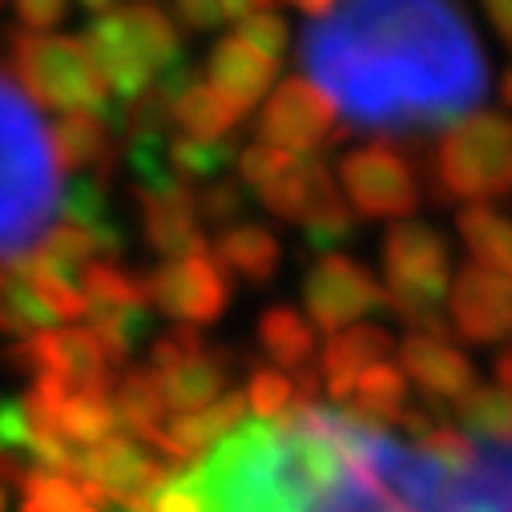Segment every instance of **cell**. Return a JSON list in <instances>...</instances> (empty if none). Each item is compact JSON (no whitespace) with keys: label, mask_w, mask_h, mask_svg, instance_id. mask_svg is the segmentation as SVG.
Masks as SVG:
<instances>
[{"label":"cell","mask_w":512,"mask_h":512,"mask_svg":"<svg viewBox=\"0 0 512 512\" xmlns=\"http://www.w3.org/2000/svg\"><path fill=\"white\" fill-rule=\"evenodd\" d=\"M222 9H226V21H242L250 13H267L271 9V0H222Z\"/></svg>","instance_id":"cell-41"},{"label":"cell","mask_w":512,"mask_h":512,"mask_svg":"<svg viewBox=\"0 0 512 512\" xmlns=\"http://www.w3.org/2000/svg\"><path fill=\"white\" fill-rule=\"evenodd\" d=\"M0 287H5V275H0Z\"/></svg>","instance_id":"cell-49"},{"label":"cell","mask_w":512,"mask_h":512,"mask_svg":"<svg viewBox=\"0 0 512 512\" xmlns=\"http://www.w3.org/2000/svg\"><path fill=\"white\" fill-rule=\"evenodd\" d=\"M287 5H291V9H299L303 17L319 21L323 13H331V5H335V0H287Z\"/></svg>","instance_id":"cell-42"},{"label":"cell","mask_w":512,"mask_h":512,"mask_svg":"<svg viewBox=\"0 0 512 512\" xmlns=\"http://www.w3.org/2000/svg\"><path fill=\"white\" fill-rule=\"evenodd\" d=\"M392 351H396V335H392L388 327L355 323V327L335 331V335L327 339L323 355H319L323 392H327L335 404H343V400H347V392H351V383H355L367 367L383 363Z\"/></svg>","instance_id":"cell-19"},{"label":"cell","mask_w":512,"mask_h":512,"mask_svg":"<svg viewBox=\"0 0 512 512\" xmlns=\"http://www.w3.org/2000/svg\"><path fill=\"white\" fill-rule=\"evenodd\" d=\"M331 130H335V109L303 77L279 81L267 93L259 121H254V138L291 158H311L323 142H331Z\"/></svg>","instance_id":"cell-12"},{"label":"cell","mask_w":512,"mask_h":512,"mask_svg":"<svg viewBox=\"0 0 512 512\" xmlns=\"http://www.w3.org/2000/svg\"><path fill=\"white\" fill-rule=\"evenodd\" d=\"M77 287H81L89 311L150 307V303H146V291H142V279H134L130 271L117 267L113 259H93V263L77 275ZM89 311H85V315H89Z\"/></svg>","instance_id":"cell-30"},{"label":"cell","mask_w":512,"mask_h":512,"mask_svg":"<svg viewBox=\"0 0 512 512\" xmlns=\"http://www.w3.org/2000/svg\"><path fill=\"white\" fill-rule=\"evenodd\" d=\"M339 408H347L351 416H359V420H367V424H375V428L396 424V420H404V412H408V375H404L396 363L383 359V363L367 367V371L351 383V392H347V400H343Z\"/></svg>","instance_id":"cell-23"},{"label":"cell","mask_w":512,"mask_h":512,"mask_svg":"<svg viewBox=\"0 0 512 512\" xmlns=\"http://www.w3.org/2000/svg\"><path fill=\"white\" fill-rule=\"evenodd\" d=\"M242 41H250L259 53H267V57H275V61H283V53H287V45H291V33H287V21L279 17V13H250V17H242L238 21V29H234Z\"/></svg>","instance_id":"cell-36"},{"label":"cell","mask_w":512,"mask_h":512,"mask_svg":"<svg viewBox=\"0 0 512 512\" xmlns=\"http://www.w3.org/2000/svg\"><path fill=\"white\" fill-rule=\"evenodd\" d=\"M142 291H146L150 311H162V315L178 319L182 327L218 323L222 311L230 307L226 271L218 267V259L210 250H198V254H186V259H170V263L154 267L150 275H142Z\"/></svg>","instance_id":"cell-10"},{"label":"cell","mask_w":512,"mask_h":512,"mask_svg":"<svg viewBox=\"0 0 512 512\" xmlns=\"http://www.w3.org/2000/svg\"><path fill=\"white\" fill-rule=\"evenodd\" d=\"M291 166H295L291 154H283V150H275V146H263V142L238 150V182H242L246 190H254V194H259L263 186H271L275 178H283Z\"/></svg>","instance_id":"cell-34"},{"label":"cell","mask_w":512,"mask_h":512,"mask_svg":"<svg viewBox=\"0 0 512 512\" xmlns=\"http://www.w3.org/2000/svg\"><path fill=\"white\" fill-rule=\"evenodd\" d=\"M400 371L416 383L428 400H452L456 404L476 388V367L448 339L408 335L400 343Z\"/></svg>","instance_id":"cell-18"},{"label":"cell","mask_w":512,"mask_h":512,"mask_svg":"<svg viewBox=\"0 0 512 512\" xmlns=\"http://www.w3.org/2000/svg\"><path fill=\"white\" fill-rule=\"evenodd\" d=\"M81 41L89 45L101 77L109 81L113 101H130L186 69V49L174 17L150 5V0L117 5L105 17H93Z\"/></svg>","instance_id":"cell-3"},{"label":"cell","mask_w":512,"mask_h":512,"mask_svg":"<svg viewBox=\"0 0 512 512\" xmlns=\"http://www.w3.org/2000/svg\"><path fill=\"white\" fill-rule=\"evenodd\" d=\"M448 311H452V327L468 343L492 347L512 331V279L480 263H468L452 275Z\"/></svg>","instance_id":"cell-14"},{"label":"cell","mask_w":512,"mask_h":512,"mask_svg":"<svg viewBox=\"0 0 512 512\" xmlns=\"http://www.w3.org/2000/svg\"><path fill=\"white\" fill-rule=\"evenodd\" d=\"M77 5H81L89 17H105L109 9H117V0H77Z\"/></svg>","instance_id":"cell-44"},{"label":"cell","mask_w":512,"mask_h":512,"mask_svg":"<svg viewBox=\"0 0 512 512\" xmlns=\"http://www.w3.org/2000/svg\"><path fill=\"white\" fill-rule=\"evenodd\" d=\"M0 512H5V488H0Z\"/></svg>","instance_id":"cell-46"},{"label":"cell","mask_w":512,"mask_h":512,"mask_svg":"<svg viewBox=\"0 0 512 512\" xmlns=\"http://www.w3.org/2000/svg\"><path fill=\"white\" fill-rule=\"evenodd\" d=\"M275 73H279V61L259 53L238 33L222 37L206 57V81L242 113L267 101V93L275 89Z\"/></svg>","instance_id":"cell-17"},{"label":"cell","mask_w":512,"mask_h":512,"mask_svg":"<svg viewBox=\"0 0 512 512\" xmlns=\"http://www.w3.org/2000/svg\"><path fill=\"white\" fill-rule=\"evenodd\" d=\"M254 335H259V347L275 359V367H291V371H303L311 367L315 359V327L303 311L295 307H267L259 315V327H254Z\"/></svg>","instance_id":"cell-26"},{"label":"cell","mask_w":512,"mask_h":512,"mask_svg":"<svg viewBox=\"0 0 512 512\" xmlns=\"http://www.w3.org/2000/svg\"><path fill=\"white\" fill-rule=\"evenodd\" d=\"M202 351H206V343H202L198 327H182V323H178L174 331H166V335L154 339V347H150V367H154L158 375H166V371H174V367L198 359Z\"/></svg>","instance_id":"cell-35"},{"label":"cell","mask_w":512,"mask_h":512,"mask_svg":"<svg viewBox=\"0 0 512 512\" xmlns=\"http://www.w3.org/2000/svg\"><path fill=\"white\" fill-rule=\"evenodd\" d=\"M113 412H117V428H125V436H134L146 444L150 432H158L170 416L166 396H162V379L154 367H134L113 383Z\"/></svg>","instance_id":"cell-24"},{"label":"cell","mask_w":512,"mask_h":512,"mask_svg":"<svg viewBox=\"0 0 512 512\" xmlns=\"http://www.w3.org/2000/svg\"><path fill=\"white\" fill-rule=\"evenodd\" d=\"M456 416L476 440H512V392L504 388H472L456 400Z\"/></svg>","instance_id":"cell-31"},{"label":"cell","mask_w":512,"mask_h":512,"mask_svg":"<svg viewBox=\"0 0 512 512\" xmlns=\"http://www.w3.org/2000/svg\"><path fill=\"white\" fill-rule=\"evenodd\" d=\"M53 428H57V432L77 448V452H85V448L101 444L105 436H113V432H117L113 392H105V388H73V392H69V400L61 404V412H57Z\"/></svg>","instance_id":"cell-28"},{"label":"cell","mask_w":512,"mask_h":512,"mask_svg":"<svg viewBox=\"0 0 512 512\" xmlns=\"http://www.w3.org/2000/svg\"><path fill=\"white\" fill-rule=\"evenodd\" d=\"M5 5H9V0H0V9H5Z\"/></svg>","instance_id":"cell-48"},{"label":"cell","mask_w":512,"mask_h":512,"mask_svg":"<svg viewBox=\"0 0 512 512\" xmlns=\"http://www.w3.org/2000/svg\"><path fill=\"white\" fill-rule=\"evenodd\" d=\"M303 307L315 331L335 335L388 307V291L351 254L331 250V254H319L303 279Z\"/></svg>","instance_id":"cell-9"},{"label":"cell","mask_w":512,"mask_h":512,"mask_svg":"<svg viewBox=\"0 0 512 512\" xmlns=\"http://www.w3.org/2000/svg\"><path fill=\"white\" fill-rule=\"evenodd\" d=\"M246 396L238 392H222L214 404L198 408V412H178L170 416L158 432L146 436V448H158L166 460L174 464H190L202 460L218 440H226L242 420H246Z\"/></svg>","instance_id":"cell-16"},{"label":"cell","mask_w":512,"mask_h":512,"mask_svg":"<svg viewBox=\"0 0 512 512\" xmlns=\"http://www.w3.org/2000/svg\"><path fill=\"white\" fill-rule=\"evenodd\" d=\"M166 476L162 460L134 436L113 432L101 444L85 448L77 460V484L85 492V500L93 508L113 504V500H130V496H146L154 492V484Z\"/></svg>","instance_id":"cell-13"},{"label":"cell","mask_w":512,"mask_h":512,"mask_svg":"<svg viewBox=\"0 0 512 512\" xmlns=\"http://www.w3.org/2000/svg\"><path fill=\"white\" fill-rule=\"evenodd\" d=\"M13 13L25 33H53L69 17V0H13Z\"/></svg>","instance_id":"cell-38"},{"label":"cell","mask_w":512,"mask_h":512,"mask_svg":"<svg viewBox=\"0 0 512 512\" xmlns=\"http://www.w3.org/2000/svg\"><path fill=\"white\" fill-rule=\"evenodd\" d=\"M452 250L440 230L428 222H396L383 234V279H388V307L440 303L452 287Z\"/></svg>","instance_id":"cell-8"},{"label":"cell","mask_w":512,"mask_h":512,"mask_svg":"<svg viewBox=\"0 0 512 512\" xmlns=\"http://www.w3.org/2000/svg\"><path fill=\"white\" fill-rule=\"evenodd\" d=\"M49 138H53V150L61 158L65 170H105L113 162V125L101 117V113H61L53 125H49Z\"/></svg>","instance_id":"cell-22"},{"label":"cell","mask_w":512,"mask_h":512,"mask_svg":"<svg viewBox=\"0 0 512 512\" xmlns=\"http://www.w3.org/2000/svg\"><path fill=\"white\" fill-rule=\"evenodd\" d=\"M89 500L73 476L33 468L21 480V512H85Z\"/></svg>","instance_id":"cell-32"},{"label":"cell","mask_w":512,"mask_h":512,"mask_svg":"<svg viewBox=\"0 0 512 512\" xmlns=\"http://www.w3.org/2000/svg\"><path fill=\"white\" fill-rule=\"evenodd\" d=\"M339 190L347 206L363 218H396L404 222L420 206V178L412 162L392 146L351 150L339 166Z\"/></svg>","instance_id":"cell-11"},{"label":"cell","mask_w":512,"mask_h":512,"mask_svg":"<svg viewBox=\"0 0 512 512\" xmlns=\"http://www.w3.org/2000/svg\"><path fill=\"white\" fill-rule=\"evenodd\" d=\"M303 69L351 130L400 138L456 125L488 93L456 0H335L303 37Z\"/></svg>","instance_id":"cell-1"},{"label":"cell","mask_w":512,"mask_h":512,"mask_svg":"<svg viewBox=\"0 0 512 512\" xmlns=\"http://www.w3.org/2000/svg\"><path fill=\"white\" fill-rule=\"evenodd\" d=\"M259 198L275 218L303 226L307 242L323 254H331V246L347 242L355 230L351 206H347L339 182L331 178V166L315 154L295 158V166L283 178H275L271 186H263Z\"/></svg>","instance_id":"cell-6"},{"label":"cell","mask_w":512,"mask_h":512,"mask_svg":"<svg viewBox=\"0 0 512 512\" xmlns=\"http://www.w3.org/2000/svg\"><path fill=\"white\" fill-rule=\"evenodd\" d=\"M484 13L496 29V37L512 49V0H484Z\"/></svg>","instance_id":"cell-40"},{"label":"cell","mask_w":512,"mask_h":512,"mask_svg":"<svg viewBox=\"0 0 512 512\" xmlns=\"http://www.w3.org/2000/svg\"><path fill=\"white\" fill-rule=\"evenodd\" d=\"M424 512H512V440L456 436Z\"/></svg>","instance_id":"cell-7"},{"label":"cell","mask_w":512,"mask_h":512,"mask_svg":"<svg viewBox=\"0 0 512 512\" xmlns=\"http://www.w3.org/2000/svg\"><path fill=\"white\" fill-rule=\"evenodd\" d=\"M65 166L33 97L0 73V263H25L57 222Z\"/></svg>","instance_id":"cell-2"},{"label":"cell","mask_w":512,"mask_h":512,"mask_svg":"<svg viewBox=\"0 0 512 512\" xmlns=\"http://www.w3.org/2000/svg\"><path fill=\"white\" fill-rule=\"evenodd\" d=\"M492 375H496V388L512 392V351H508V355H500V359L492 363Z\"/></svg>","instance_id":"cell-43"},{"label":"cell","mask_w":512,"mask_h":512,"mask_svg":"<svg viewBox=\"0 0 512 512\" xmlns=\"http://www.w3.org/2000/svg\"><path fill=\"white\" fill-rule=\"evenodd\" d=\"M246 408L259 420H287L295 412V383L279 367H254L246 383Z\"/></svg>","instance_id":"cell-33"},{"label":"cell","mask_w":512,"mask_h":512,"mask_svg":"<svg viewBox=\"0 0 512 512\" xmlns=\"http://www.w3.org/2000/svg\"><path fill=\"white\" fill-rule=\"evenodd\" d=\"M242 182H226V178H214L206 186H198V218L202 222H214V226H230V218H238L242 210Z\"/></svg>","instance_id":"cell-37"},{"label":"cell","mask_w":512,"mask_h":512,"mask_svg":"<svg viewBox=\"0 0 512 512\" xmlns=\"http://www.w3.org/2000/svg\"><path fill=\"white\" fill-rule=\"evenodd\" d=\"M13 49V69H17V85L57 109V113H101L109 117L113 109V89L101 77L89 45L81 37H61V33H13L9 37Z\"/></svg>","instance_id":"cell-4"},{"label":"cell","mask_w":512,"mask_h":512,"mask_svg":"<svg viewBox=\"0 0 512 512\" xmlns=\"http://www.w3.org/2000/svg\"><path fill=\"white\" fill-rule=\"evenodd\" d=\"M500 101L512 109V65L504 69V77H500Z\"/></svg>","instance_id":"cell-45"},{"label":"cell","mask_w":512,"mask_h":512,"mask_svg":"<svg viewBox=\"0 0 512 512\" xmlns=\"http://www.w3.org/2000/svg\"><path fill=\"white\" fill-rule=\"evenodd\" d=\"M432 182L440 198L468 206L512 194V117L476 113L448 125L432 154Z\"/></svg>","instance_id":"cell-5"},{"label":"cell","mask_w":512,"mask_h":512,"mask_svg":"<svg viewBox=\"0 0 512 512\" xmlns=\"http://www.w3.org/2000/svg\"><path fill=\"white\" fill-rule=\"evenodd\" d=\"M85 512H101V508H93V504H89V508H85Z\"/></svg>","instance_id":"cell-47"},{"label":"cell","mask_w":512,"mask_h":512,"mask_svg":"<svg viewBox=\"0 0 512 512\" xmlns=\"http://www.w3.org/2000/svg\"><path fill=\"white\" fill-rule=\"evenodd\" d=\"M170 121H178L190 138H230V130L242 121V109H234L210 81H198L190 73L174 93Z\"/></svg>","instance_id":"cell-25"},{"label":"cell","mask_w":512,"mask_h":512,"mask_svg":"<svg viewBox=\"0 0 512 512\" xmlns=\"http://www.w3.org/2000/svg\"><path fill=\"white\" fill-rule=\"evenodd\" d=\"M214 259L234 279H242L250 287H263V283L275 279V271L283 263V246L259 222H230L214 238Z\"/></svg>","instance_id":"cell-20"},{"label":"cell","mask_w":512,"mask_h":512,"mask_svg":"<svg viewBox=\"0 0 512 512\" xmlns=\"http://www.w3.org/2000/svg\"><path fill=\"white\" fill-rule=\"evenodd\" d=\"M166 162L170 170L190 182V186H206L214 178H222L234 162H238V146L230 138H190V134H166Z\"/></svg>","instance_id":"cell-29"},{"label":"cell","mask_w":512,"mask_h":512,"mask_svg":"<svg viewBox=\"0 0 512 512\" xmlns=\"http://www.w3.org/2000/svg\"><path fill=\"white\" fill-rule=\"evenodd\" d=\"M456 230H460V242L468 246V254L480 267L500 271V275L512 279V222L504 214H496L484 202H472L456 214Z\"/></svg>","instance_id":"cell-27"},{"label":"cell","mask_w":512,"mask_h":512,"mask_svg":"<svg viewBox=\"0 0 512 512\" xmlns=\"http://www.w3.org/2000/svg\"><path fill=\"white\" fill-rule=\"evenodd\" d=\"M142 210V238L162 259H186V254L206 250L202 218H198V186L174 182L166 190H138Z\"/></svg>","instance_id":"cell-15"},{"label":"cell","mask_w":512,"mask_h":512,"mask_svg":"<svg viewBox=\"0 0 512 512\" xmlns=\"http://www.w3.org/2000/svg\"><path fill=\"white\" fill-rule=\"evenodd\" d=\"M230 367H234V355H230V351L206 347L198 359H190V363H182V367L158 375L170 416H178V412H198V408L214 404V400L226 392Z\"/></svg>","instance_id":"cell-21"},{"label":"cell","mask_w":512,"mask_h":512,"mask_svg":"<svg viewBox=\"0 0 512 512\" xmlns=\"http://www.w3.org/2000/svg\"><path fill=\"white\" fill-rule=\"evenodd\" d=\"M170 9H174V21H182L194 33H210L226 21L222 0H170Z\"/></svg>","instance_id":"cell-39"}]
</instances>
